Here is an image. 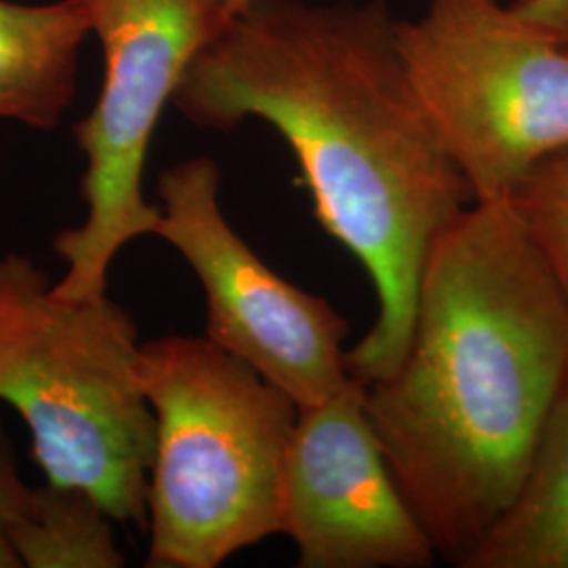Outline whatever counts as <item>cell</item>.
<instances>
[{"instance_id": "3957f363", "label": "cell", "mask_w": 568, "mask_h": 568, "mask_svg": "<svg viewBox=\"0 0 568 568\" xmlns=\"http://www.w3.org/2000/svg\"><path fill=\"white\" fill-rule=\"evenodd\" d=\"M140 382L154 417L145 567L217 568L278 535L300 406L206 335L142 342Z\"/></svg>"}, {"instance_id": "9a60e30c", "label": "cell", "mask_w": 568, "mask_h": 568, "mask_svg": "<svg viewBox=\"0 0 568 568\" xmlns=\"http://www.w3.org/2000/svg\"><path fill=\"white\" fill-rule=\"evenodd\" d=\"M253 2H255V0H220V4H222V9H224L227 20L234 18V16H239V13H243L244 9H248Z\"/></svg>"}, {"instance_id": "2e32d148", "label": "cell", "mask_w": 568, "mask_h": 568, "mask_svg": "<svg viewBox=\"0 0 568 568\" xmlns=\"http://www.w3.org/2000/svg\"><path fill=\"white\" fill-rule=\"evenodd\" d=\"M506 2H511V4H523V2H527V0H506Z\"/></svg>"}, {"instance_id": "52a82bcc", "label": "cell", "mask_w": 568, "mask_h": 568, "mask_svg": "<svg viewBox=\"0 0 568 568\" xmlns=\"http://www.w3.org/2000/svg\"><path fill=\"white\" fill-rule=\"evenodd\" d=\"M154 236L171 244L203 284L204 335L297 406L342 392L347 323L318 295L284 281L230 225L220 206V166L206 156L159 178Z\"/></svg>"}, {"instance_id": "5bb4252c", "label": "cell", "mask_w": 568, "mask_h": 568, "mask_svg": "<svg viewBox=\"0 0 568 568\" xmlns=\"http://www.w3.org/2000/svg\"><path fill=\"white\" fill-rule=\"evenodd\" d=\"M514 7L527 20L568 42V0H527Z\"/></svg>"}, {"instance_id": "7c38bea8", "label": "cell", "mask_w": 568, "mask_h": 568, "mask_svg": "<svg viewBox=\"0 0 568 568\" xmlns=\"http://www.w3.org/2000/svg\"><path fill=\"white\" fill-rule=\"evenodd\" d=\"M509 201L568 302V150L535 169Z\"/></svg>"}, {"instance_id": "5b68a950", "label": "cell", "mask_w": 568, "mask_h": 568, "mask_svg": "<svg viewBox=\"0 0 568 568\" xmlns=\"http://www.w3.org/2000/svg\"><path fill=\"white\" fill-rule=\"evenodd\" d=\"M406 74L476 203L568 150V42L506 0H427L394 21Z\"/></svg>"}, {"instance_id": "8fae6325", "label": "cell", "mask_w": 568, "mask_h": 568, "mask_svg": "<svg viewBox=\"0 0 568 568\" xmlns=\"http://www.w3.org/2000/svg\"><path fill=\"white\" fill-rule=\"evenodd\" d=\"M11 546L21 567L121 568L114 518L81 487H30L11 527Z\"/></svg>"}, {"instance_id": "7a4b0ae2", "label": "cell", "mask_w": 568, "mask_h": 568, "mask_svg": "<svg viewBox=\"0 0 568 568\" xmlns=\"http://www.w3.org/2000/svg\"><path fill=\"white\" fill-rule=\"evenodd\" d=\"M568 382V302L509 199L427 251L405 356L365 406L438 558L462 565L508 508Z\"/></svg>"}, {"instance_id": "8992f818", "label": "cell", "mask_w": 568, "mask_h": 568, "mask_svg": "<svg viewBox=\"0 0 568 568\" xmlns=\"http://www.w3.org/2000/svg\"><path fill=\"white\" fill-rule=\"evenodd\" d=\"M102 42L103 81L93 110L74 126L84 154V222L61 230L65 264L55 291L70 300L108 293L126 244L154 236L159 204L143 196L150 143L192 61L224 28L220 0H82Z\"/></svg>"}, {"instance_id": "9c48e42d", "label": "cell", "mask_w": 568, "mask_h": 568, "mask_svg": "<svg viewBox=\"0 0 568 568\" xmlns=\"http://www.w3.org/2000/svg\"><path fill=\"white\" fill-rule=\"evenodd\" d=\"M89 34L91 20L82 0H0V119L55 129L74 100Z\"/></svg>"}, {"instance_id": "6da1fadb", "label": "cell", "mask_w": 568, "mask_h": 568, "mask_svg": "<svg viewBox=\"0 0 568 568\" xmlns=\"http://www.w3.org/2000/svg\"><path fill=\"white\" fill-rule=\"evenodd\" d=\"M394 21L384 2L255 0L173 98L196 126L260 119L288 143L318 224L375 288L377 318L345 352L363 386L405 356L427 251L474 203L406 74Z\"/></svg>"}, {"instance_id": "277c9868", "label": "cell", "mask_w": 568, "mask_h": 568, "mask_svg": "<svg viewBox=\"0 0 568 568\" xmlns=\"http://www.w3.org/2000/svg\"><path fill=\"white\" fill-rule=\"evenodd\" d=\"M140 349L108 293L70 300L32 257H0V403L30 429L44 483L84 488L114 523L145 528L154 417Z\"/></svg>"}, {"instance_id": "30bf717a", "label": "cell", "mask_w": 568, "mask_h": 568, "mask_svg": "<svg viewBox=\"0 0 568 568\" xmlns=\"http://www.w3.org/2000/svg\"><path fill=\"white\" fill-rule=\"evenodd\" d=\"M459 567L568 568V382L514 499Z\"/></svg>"}, {"instance_id": "4fadbf2b", "label": "cell", "mask_w": 568, "mask_h": 568, "mask_svg": "<svg viewBox=\"0 0 568 568\" xmlns=\"http://www.w3.org/2000/svg\"><path fill=\"white\" fill-rule=\"evenodd\" d=\"M30 493V485L21 478L18 453L7 427L0 419V568H20L16 549L11 546V527Z\"/></svg>"}, {"instance_id": "ba28073f", "label": "cell", "mask_w": 568, "mask_h": 568, "mask_svg": "<svg viewBox=\"0 0 568 568\" xmlns=\"http://www.w3.org/2000/svg\"><path fill=\"white\" fill-rule=\"evenodd\" d=\"M281 535L300 568H427L438 551L398 487L352 382L300 406L284 459Z\"/></svg>"}]
</instances>
